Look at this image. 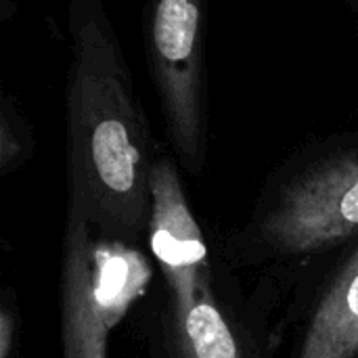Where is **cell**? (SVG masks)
Segmentation results:
<instances>
[{
  "label": "cell",
  "instance_id": "obj_10",
  "mask_svg": "<svg viewBox=\"0 0 358 358\" xmlns=\"http://www.w3.org/2000/svg\"><path fill=\"white\" fill-rule=\"evenodd\" d=\"M348 4L352 6V10L357 13V19H358V0H348Z\"/></svg>",
  "mask_w": 358,
  "mask_h": 358
},
{
  "label": "cell",
  "instance_id": "obj_6",
  "mask_svg": "<svg viewBox=\"0 0 358 358\" xmlns=\"http://www.w3.org/2000/svg\"><path fill=\"white\" fill-rule=\"evenodd\" d=\"M296 358H358V241L317 300Z\"/></svg>",
  "mask_w": 358,
  "mask_h": 358
},
{
  "label": "cell",
  "instance_id": "obj_8",
  "mask_svg": "<svg viewBox=\"0 0 358 358\" xmlns=\"http://www.w3.org/2000/svg\"><path fill=\"white\" fill-rule=\"evenodd\" d=\"M34 153V136L27 120L13 96H2L0 107V174L6 176L21 168Z\"/></svg>",
  "mask_w": 358,
  "mask_h": 358
},
{
  "label": "cell",
  "instance_id": "obj_3",
  "mask_svg": "<svg viewBox=\"0 0 358 358\" xmlns=\"http://www.w3.org/2000/svg\"><path fill=\"white\" fill-rule=\"evenodd\" d=\"M206 0H149L145 50L168 141L199 176L208 153Z\"/></svg>",
  "mask_w": 358,
  "mask_h": 358
},
{
  "label": "cell",
  "instance_id": "obj_7",
  "mask_svg": "<svg viewBox=\"0 0 358 358\" xmlns=\"http://www.w3.org/2000/svg\"><path fill=\"white\" fill-rule=\"evenodd\" d=\"M170 334L174 358H245L216 300L210 277L203 281L193 308L182 319L172 321Z\"/></svg>",
  "mask_w": 358,
  "mask_h": 358
},
{
  "label": "cell",
  "instance_id": "obj_1",
  "mask_svg": "<svg viewBox=\"0 0 358 358\" xmlns=\"http://www.w3.org/2000/svg\"><path fill=\"white\" fill-rule=\"evenodd\" d=\"M67 214L132 248L151 222L153 138L103 0H67Z\"/></svg>",
  "mask_w": 358,
  "mask_h": 358
},
{
  "label": "cell",
  "instance_id": "obj_4",
  "mask_svg": "<svg viewBox=\"0 0 358 358\" xmlns=\"http://www.w3.org/2000/svg\"><path fill=\"white\" fill-rule=\"evenodd\" d=\"M149 241L170 292V317L182 319L210 277L201 229L191 212L176 164L157 155L151 178Z\"/></svg>",
  "mask_w": 358,
  "mask_h": 358
},
{
  "label": "cell",
  "instance_id": "obj_9",
  "mask_svg": "<svg viewBox=\"0 0 358 358\" xmlns=\"http://www.w3.org/2000/svg\"><path fill=\"white\" fill-rule=\"evenodd\" d=\"M19 319L13 304L2 302L0 306V358H13L17 352Z\"/></svg>",
  "mask_w": 358,
  "mask_h": 358
},
{
  "label": "cell",
  "instance_id": "obj_2",
  "mask_svg": "<svg viewBox=\"0 0 358 358\" xmlns=\"http://www.w3.org/2000/svg\"><path fill=\"white\" fill-rule=\"evenodd\" d=\"M358 241V134L329 138L289 159L264 189L248 245L292 260Z\"/></svg>",
  "mask_w": 358,
  "mask_h": 358
},
{
  "label": "cell",
  "instance_id": "obj_5",
  "mask_svg": "<svg viewBox=\"0 0 358 358\" xmlns=\"http://www.w3.org/2000/svg\"><path fill=\"white\" fill-rule=\"evenodd\" d=\"M111 325L94 287L90 231L84 220L67 214L61 266L63 358H107Z\"/></svg>",
  "mask_w": 358,
  "mask_h": 358
},
{
  "label": "cell",
  "instance_id": "obj_11",
  "mask_svg": "<svg viewBox=\"0 0 358 358\" xmlns=\"http://www.w3.org/2000/svg\"><path fill=\"white\" fill-rule=\"evenodd\" d=\"M2 2H6V0H2Z\"/></svg>",
  "mask_w": 358,
  "mask_h": 358
}]
</instances>
